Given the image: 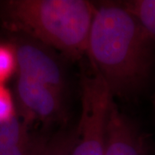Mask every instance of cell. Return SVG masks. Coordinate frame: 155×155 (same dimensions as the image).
I'll use <instances>...</instances> for the list:
<instances>
[{"mask_svg":"<svg viewBox=\"0 0 155 155\" xmlns=\"http://www.w3.org/2000/svg\"><path fill=\"white\" fill-rule=\"evenodd\" d=\"M95 8L84 0H9L1 11L14 32L78 60L86 54Z\"/></svg>","mask_w":155,"mask_h":155,"instance_id":"cell-2","label":"cell"},{"mask_svg":"<svg viewBox=\"0 0 155 155\" xmlns=\"http://www.w3.org/2000/svg\"><path fill=\"white\" fill-rule=\"evenodd\" d=\"M17 116L13 96L5 84H0V124Z\"/></svg>","mask_w":155,"mask_h":155,"instance_id":"cell-12","label":"cell"},{"mask_svg":"<svg viewBox=\"0 0 155 155\" xmlns=\"http://www.w3.org/2000/svg\"><path fill=\"white\" fill-rule=\"evenodd\" d=\"M104 155H151L142 134L114 100L108 116Z\"/></svg>","mask_w":155,"mask_h":155,"instance_id":"cell-6","label":"cell"},{"mask_svg":"<svg viewBox=\"0 0 155 155\" xmlns=\"http://www.w3.org/2000/svg\"><path fill=\"white\" fill-rule=\"evenodd\" d=\"M122 4L155 42V0H131Z\"/></svg>","mask_w":155,"mask_h":155,"instance_id":"cell-8","label":"cell"},{"mask_svg":"<svg viewBox=\"0 0 155 155\" xmlns=\"http://www.w3.org/2000/svg\"><path fill=\"white\" fill-rule=\"evenodd\" d=\"M12 44L17 55V76L48 84L65 94L66 73L52 48L22 35Z\"/></svg>","mask_w":155,"mask_h":155,"instance_id":"cell-4","label":"cell"},{"mask_svg":"<svg viewBox=\"0 0 155 155\" xmlns=\"http://www.w3.org/2000/svg\"><path fill=\"white\" fill-rule=\"evenodd\" d=\"M75 140V128L62 130L49 137L39 155H71Z\"/></svg>","mask_w":155,"mask_h":155,"instance_id":"cell-9","label":"cell"},{"mask_svg":"<svg viewBox=\"0 0 155 155\" xmlns=\"http://www.w3.org/2000/svg\"><path fill=\"white\" fill-rule=\"evenodd\" d=\"M16 95L20 116L29 123L54 122L63 114L64 94L48 84L17 76Z\"/></svg>","mask_w":155,"mask_h":155,"instance_id":"cell-5","label":"cell"},{"mask_svg":"<svg viewBox=\"0 0 155 155\" xmlns=\"http://www.w3.org/2000/svg\"><path fill=\"white\" fill-rule=\"evenodd\" d=\"M17 72V55L13 44L0 43V84Z\"/></svg>","mask_w":155,"mask_h":155,"instance_id":"cell-10","label":"cell"},{"mask_svg":"<svg viewBox=\"0 0 155 155\" xmlns=\"http://www.w3.org/2000/svg\"><path fill=\"white\" fill-rule=\"evenodd\" d=\"M114 97L97 75L84 78L81 90V116L75 127L71 155H104L108 116Z\"/></svg>","mask_w":155,"mask_h":155,"instance_id":"cell-3","label":"cell"},{"mask_svg":"<svg viewBox=\"0 0 155 155\" xmlns=\"http://www.w3.org/2000/svg\"><path fill=\"white\" fill-rule=\"evenodd\" d=\"M86 54L113 97L140 93L155 67V42L119 3L96 5Z\"/></svg>","mask_w":155,"mask_h":155,"instance_id":"cell-1","label":"cell"},{"mask_svg":"<svg viewBox=\"0 0 155 155\" xmlns=\"http://www.w3.org/2000/svg\"><path fill=\"white\" fill-rule=\"evenodd\" d=\"M30 123L20 116L0 124V153L14 148L31 138Z\"/></svg>","mask_w":155,"mask_h":155,"instance_id":"cell-7","label":"cell"},{"mask_svg":"<svg viewBox=\"0 0 155 155\" xmlns=\"http://www.w3.org/2000/svg\"><path fill=\"white\" fill-rule=\"evenodd\" d=\"M49 137L42 134H35L24 143L14 148L1 152L0 155H39L47 145Z\"/></svg>","mask_w":155,"mask_h":155,"instance_id":"cell-11","label":"cell"}]
</instances>
